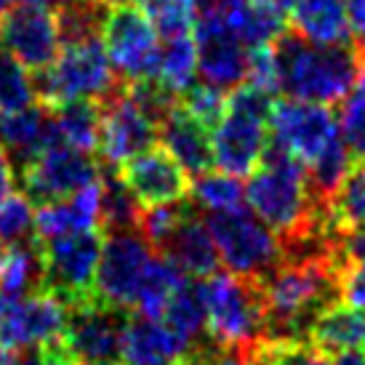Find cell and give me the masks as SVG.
<instances>
[{
    "label": "cell",
    "mask_w": 365,
    "mask_h": 365,
    "mask_svg": "<svg viewBox=\"0 0 365 365\" xmlns=\"http://www.w3.org/2000/svg\"><path fill=\"white\" fill-rule=\"evenodd\" d=\"M259 283L267 309V339H307L314 317L339 302V272L328 251L285 256Z\"/></svg>",
    "instance_id": "6da1fadb"
},
{
    "label": "cell",
    "mask_w": 365,
    "mask_h": 365,
    "mask_svg": "<svg viewBox=\"0 0 365 365\" xmlns=\"http://www.w3.org/2000/svg\"><path fill=\"white\" fill-rule=\"evenodd\" d=\"M280 93L296 102L312 104H336L344 102L360 75V51L357 46H339L325 48L302 41L294 32L272 43Z\"/></svg>",
    "instance_id": "7a4b0ae2"
},
{
    "label": "cell",
    "mask_w": 365,
    "mask_h": 365,
    "mask_svg": "<svg viewBox=\"0 0 365 365\" xmlns=\"http://www.w3.org/2000/svg\"><path fill=\"white\" fill-rule=\"evenodd\" d=\"M205 307V334L216 349H251L264 336L262 283L235 272H213L197 280Z\"/></svg>",
    "instance_id": "3957f363"
},
{
    "label": "cell",
    "mask_w": 365,
    "mask_h": 365,
    "mask_svg": "<svg viewBox=\"0 0 365 365\" xmlns=\"http://www.w3.org/2000/svg\"><path fill=\"white\" fill-rule=\"evenodd\" d=\"M32 78H35L38 102L48 110L81 99L104 102L120 88L99 35L61 43V51L51 67Z\"/></svg>",
    "instance_id": "277c9868"
},
{
    "label": "cell",
    "mask_w": 365,
    "mask_h": 365,
    "mask_svg": "<svg viewBox=\"0 0 365 365\" xmlns=\"http://www.w3.org/2000/svg\"><path fill=\"white\" fill-rule=\"evenodd\" d=\"M205 227L219 251V262L235 274L264 277L285 259L280 237L248 208L205 213Z\"/></svg>",
    "instance_id": "5b68a950"
},
{
    "label": "cell",
    "mask_w": 365,
    "mask_h": 365,
    "mask_svg": "<svg viewBox=\"0 0 365 365\" xmlns=\"http://www.w3.org/2000/svg\"><path fill=\"white\" fill-rule=\"evenodd\" d=\"M102 230L35 240L41 251V288L61 299L67 309L93 299V280L102 256Z\"/></svg>",
    "instance_id": "8992f818"
},
{
    "label": "cell",
    "mask_w": 365,
    "mask_h": 365,
    "mask_svg": "<svg viewBox=\"0 0 365 365\" xmlns=\"http://www.w3.org/2000/svg\"><path fill=\"white\" fill-rule=\"evenodd\" d=\"M99 38L112 70L123 83L153 81L160 53V32L142 6H107Z\"/></svg>",
    "instance_id": "52a82bcc"
},
{
    "label": "cell",
    "mask_w": 365,
    "mask_h": 365,
    "mask_svg": "<svg viewBox=\"0 0 365 365\" xmlns=\"http://www.w3.org/2000/svg\"><path fill=\"white\" fill-rule=\"evenodd\" d=\"M197 43V72L216 88H237L248 78L251 48L230 27L222 0H203L192 27Z\"/></svg>",
    "instance_id": "ba28073f"
},
{
    "label": "cell",
    "mask_w": 365,
    "mask_h": 365,
    "mask_svg": "<svg viewBox=\"0 0 365 365\" xmlns=\"http://www.w3.org/2000/svg\"><path fill=\"white\" fill-rule=\"evenodd\" d=\"M269 139L288 155H294L304 168L314 165L336 144L344 142L339 118L331 107L296 99L274 102L269 115Z\"/></svg>",
    "instance_id": "9c48e42d"
},
{
    "label": "cell",
    "mask_w": 365,
    "mask_h": 365,
    "mask_svg": "<svg viewBox=\"0 0 365 365\" xmlns=\"http://www.w3.org/2000/svg\"><path fill=\"white\" fill-rule=\"evenodd\" d=\"M102 163L96 155L72 150L64 144H53L41 155H35L27 165L19 168L21 192L30 203L46 205L67 200L83 187L102 179Z\"/></svg>",
    "instance_id": "30bf717a"
},
{
    "label": "cell",
    "mask_w": 365,
    "mask_h": 365,
    "mask_svg": "<svg viewBox=\"0 0 365 365\" xmlns=\"http://www.w3.org/2000/svg\"><path fill=\"white\" fill-rule=\"evenodd\" d=\"M153 245L136 230L107 232L102 240V256L93 280V299L115 309H131L147 267L153 262Z\"/></svg>",
    "instance_id": "8fae6325"
},
{
    "label": "cell",
    "mask_w": 365,
    "mask_h": 365,
    "mask_svg": "<svg viewBox=\"0 0 365 365\" xmlns=\"http://www.w3.org/2000/svg\"><path fill=\"white\" fill-rule=\"evenodd\" d=\"M0 48L21 61L32 75L48 70L61 51V27L48 6H14L0 16Z\"/></svg>",
    "instance_id": "7c38bea8"
},
{
    "label": "cell",
    "mask_w": 365,
    "mask_h": 365,
    "mask_svg": "<svg viewBox=\"0 0 365 365\" xmlns=\"http://www.w3.org/2000/svg\"><path fill=\"white\" fill-rule=\"evenodd\" d=\"M155 142H158V125L133 104L120 83V88L102 102L96 160L102 163L104 171H118L123 163L150 150Z\"/></svg>",
    "instance_id": "4fadbf2b"
},
{
    "label": "cell",
    "mask_w": 365,
    "mask_h": 365,
    "mask_svg": "<svg viewBox=\"0 0 365 365\" xmlns=\"http://www.w3.org/2000/svg\"><path fill=\"white\" fill-rule=\"evenodd\" d=\"M131 314L125 309L107 307L96 299L70 307L64 344L78 363H96V360H120L123 336L128 328Z\"/></svg>",
    "instance_id": "5bb4252c"
},
{
    "label": "cell",
    "mask_w": 365,
    "mask_h": 365,
    "mask_svg": "<svg viewBox=\"0 0 365 365\" xmlns=\"http://www.w3.org/2000/svg\"><path fill=\"white\" fill-rule=\"evenodd\" d=\"M67 304L48 291H35L24 299H11L0 320V346L6 349H41L67 328Z\"/></svg>",
    "instance_id": "9a60e30c"
},
{
    "label": "cell",
    "mask_w": 365,
    "mask_h": 365,
    "mask_svg": "<svg viewBox=\"0 0 365 365\" xmlns=\"http://www.w3.org/2000/svg\"><path fill=\"white\" fill-rule=\"evenodd\" d=\"M118 179L142 208L182 203L190 197L187 171L158 144L123 163L118 168Z\"/></svg>",
    "instance_id": "2e32d148"
},
{
    "label": "cell",
    "mask_w": 365,
    "mask_h": 365,
    "mask_svg": "<svg viewBox=\"0 0 365 365\" xmlns=\"http://www.w3.org/2000/svg\"><path fill=\"white\" fill-rule=\"evenodd\" d=\"M269 120L262 115L227 107L222 123L211 131L213 165L230 176H251L269 142Z\"/></svg>",
    "instance_id": "e0dca14e"
},
{
    "label": "cell",
    "mask_w": 365,
    "mask_h": 365,
    "mask_svg": "<svg viewBox=\"0 0 365 365\" xmlns=\"http://www.w3.org/2000/svg\"><path fill=\"white\" fill-rule=\"evenodd\" d=\"M102 222V179L83 187L67 200L46 203L35 211V224H32V237L35 240H53L64 235L88 232L99 230Z\"/></svg>",
    "instance_id": "ac0fdd59"
},
{
    "label": "cell",
    "mask_w": 365,
    "mask_h": 365,
    "mask_svg": "<svg viewBox=\"0 0 365 365\" xmlns=\"http://www.w3.org/2000/svg\"><path fill=\"white\" fill-rule=\"evenodd\" d=\"M288 24L294 35L312 46H355L346 0H296L288 11Z\"/></svg>",
    "instance_id": "d6986e66"
},
{
    "label": "cell",
    "mask_w": 365,
    "mask_h": 365,
    "mask_svg": "<svg viewBox=\"0 0 365 365\" xmlns=\"http://www.w3.org/2000/svg\"><path fill=\"white\" fill-rule=\"evenodd\" d=\"M158 139H160L163 150L171 155L187 173L203 176L213 168L211 128H205L203 123L195 120L192 115L184 112L182 107H176L158 125Z\"/></svg>",
    "instance_id": "ffe728a7"
},
{
    "label": "cell",
    "mask_w": 365,
    "mask_h": 365,
    "mask_svg": "<svg viewBox=\"0 0 365 365\" xmlns=\"http://www.w3.org/2000/svg\"><path fill=\"white\" fill-rule=\"evenodd\" d=\"M0 144L6 147L11 163L21 168L56 144V133H53L51 112L46 110L41 102L27 107V110L11 112L0 118Z\"/></svg>",
    "instance_id": "44dd1931"
},
{
    "label": "cell",
    "mask_w": 365,
    "mask_h": 365,
    "mask_svg": "<svg viewBox=\"0 0 365 365\" xmlns=\"http://www.w3.org/2000/svg\"><path fill=\"white\" fill-rule=\"evenodd\" d=\"M160 254L168 256L184 272V277H195V280H205L208 274L219 272V264H222L211 232L203 219L195 213V208H190V213L184 216V222L179 224V230L173 232Z\"/></svg>",
    "instance_id": "7402d4cb"
},
{
    "label": "cell",
    "mask_w": 365,
    "mask_h": 365,
    "mask_svg": "<svg viewBox=\"0 0 365 365\" xmlns=\"http://www.w3.org/2000/svg\"><path fill=\"white\" fill-rule=\"evenodd\" d=\"M187 355L184 344L160 323L136 314L128 320L123 336V365H176V360Z\"/></svg>",
    "instance_id": "603a6c76"
},
{
    "label": "cell",
    "mask_w": 365,
    "mask_h": 365,
    "mask_svg": "<svg viewBox=\"0 0 365 365\" xmlns=\"http://www.w3.org/2000/svg\"><path fill=\"white\" fill-rule=\"evenodd\" d=\"M307 339L325 349L331 357L344 355V352H363L365 312L346 307L344 302H336L314 317Z\"/></svg>",
    "instance_id": "cb8c5ba5"
},
{
    "label": "cell",
    "mask_w": 365,
    "mask_h": 365,
    "mask_svg": "<svg viewBox=\"0 0 365 365\" xmlns=\"http://www.w3.org/2000/svg\"><path fill=\"white\" fill-rule=\"evenodd\" d=\"M230 27L248 48L272 46L288 32V16L264 6L262 0H222Z\"/></svg>",
    "instance_id": "d4e9b609"
},
{
    "label": "cell",
    "mask_w": 365,
    "mask_h": 365,
    "mask_svg": "<svg viewBox=\"0 0 365 365\" xmlns=\"http://www.w3.org/2000/svg\"><path fill=\"white\" fill-rule=\"evenodd\" d=\"M48 110V107H46ZM51 120L56 144L81 150V153L93 155L99 144V125H102V102H67L61 107H53Z\"/></svg>",
    "instance_id": "484cf974"
},
{
    "label": "cell",
    "mask_w": 365,
    "mask_h": 365,
    "mask_svg": "<svg viewBox=\"0 0 365 365\" xmlns=\"http://www.w3.org/2000/svg\"><path fill=\"white\" fill-rule=\"evenodd\" d=\"M160 323L182 341L187 352L211 346L208 344V334H205V307L197 283L192 285L187 280L176 291V296L168 302L165 312H163Z\"/></svg>",
    "instance_id": "4316f807"
},
{
    "label": "cell",
    "mask_w": 365,
    "mask_h": 365,
    "mask_svg": "<svg viewBox=\"0 0 365 365\" xmlns=\"http://www.w3.org/2000/svg\"><path fill=\"white\" fill-rule=\"evenodd\" d=\"M197 78V43L192 32H179L160 38V53H158V70L155 78L165 91L182 96Z\"/></svg>",
    "instance_id": "83f0119b"
},
{
    "label": "cell",
    "mask_w": 365,
    "mask_h": 365,
    "mask_svg": "<svg viewBox=\"0 0 365 365\" xmlns=\"http://www.w3.org/2000/svg\"><path fill=\"white\" fill-rule=\"evenodd\" d=\"M187 283L184 272L176 267V264L163 254H155L147 272L142 277V285H139V294H136V312L142 317H150V320H160L165 307L171 302L176 291Z\"/></svg>",
    "instance_id": "f1b7e54d"
},
{
    "label": "cell",
    "mask_w": 365,
    "mask_h": 365,
    "mask_svg": "<svg viewBox=\"0 0 365 365\" xmlns=\"http://www.w3.org/2000/svg\"><path fill=\"white\" fill-rule=\"evenodd\" d=\"M41 251H38L35 237L27 243L9 245L0 262V294L11 299H24L41 291Z\"/></svg>",
    "instance_id": "f546056e"
},
{
    "label": "cell",
    "mask_w": 365,
    "mask_h": 365,
    "mask_svg": "<svg viewBox=\"0 0 365 365\" xmlns=\"http://www.w3.org/2000/svg\"><path fill=\"white\" fill-rule=\"evenodd\" d=\"M142 216V205L136 203L125 184L118 179V171L102 173V232H125L136 230Z\"/></svg>",
    "instance_id": "4dcf8cb0"
},
{
    "label": "cell",
    "mask_w": 365,
    "mask_h": 365,
    "mask_svg": "<svg viewBox=\"0 0 365 365\" xmlns=\"http://www.w3.org/2000/svg\"><path fill=\"white\" fill-rule=\"evenodd\" d=\"M256 365H334V357L309 339H259L254 344Z\"/></svg>",
    "instance_id": "1f68e13d"
},
{
    "label": "cell",
    "mask_w": 365,
    "mask_h": 365,
    "mask_svg": "<svg viewBox=\"0 0 365 365\" xmlns=\"http://www.w3.org/2000/svg\"><path fill=\"white\" fill-rule=\"evenodd\" d=\"M190 195L197 208L205 213L235 211L245 205V187L237 176H230L224 171H208L197 176V182L190 187Z\"/></svg>",
    "instance_id": "d6a6232c"
},
{
    "label": "cell",
    "mask_w": 365,
    "mask_h": 365,
    "mask_svg": "<svg viewBox=\"0 0 365 365\" xmlns=\"http://www.w3.org/2000/svg\"><path fill=\"white\" fill-rule=\"evenodd\" d=\"M32 104H38L32 72L0 48V115L27 110Z\"/></svg>",
    "instance_id": "836d02e7"
},
{
    "label": "cell",
    "mask_w": 365,
    "mask_h": 365,
    "mask_svg": "<svg viewBox=\"0 0 365 365\" xmlns=\"http://www.w3.org/2000/svg\"><path fill=\"white\" fill-rule=\"evenodd\" d=\"M328 216L336 230L365 227V163H355L352 171L346 173V179L328 205Z\"/></svg>",
    "instance_id": "e575fe53"
},
{
    "label": "cell",
    "mask_w": 365,
    "mask_h": 365,
    "mask_svg": "<svg viewBox=\"0 0 365 365\" xmlns=\"http://www.w3.org/2000/svg\"><path fill=\"white\" fill-rule=\"evenodd\" d=\"M190 208H192V205L187 203V200H182V203H171V205L142 208L136 232L153 245L155 254H160L163 248L168 245V240L173 237V232L179 230V224L184 222V216L190 213Z\"/></svg>",
    "instance_id": "d590c367"
},
{
    "label": "cell",
    "mask_w": 365,
    "mask_h": 365,
    "mask_svg": "<svg viewBox=\"0 0 365 365\" xmlns=\"http://www.w3.org/2000/svg\"><path fill=\"white\" fill-rule=\"evenodd\" d=\"M339 128L355 163H365V72L357 75L352 91L341 102Z\"/></svg>",
    "instance_id": "8d00e7d4"
},
{
    "label": "cell",
    "mask_w": 365,
    "mask_h": 365,
    "mask_svg": "<svg viewBox=\"0 0 365 365\" xmlns=\"http://www.w3.org/2000/svg\"><path fill=\"white\" fill-rule=\"evenodd\" d=\"M200 3L203 0H144L142 9L155 21L160 38H168L179 32H192Z\"/></svg>",
    "instance_id": "74e56055"
},
{
    "label": "cell",
    "mask_w": 365,
    "mask_h": 365,
    "mask_svg": "<svg viewBox=\"0 0 365 365\" xmlns=\"http://www.w3.org/2000/svg\"><path fill=\"white\" fill-rule=\"evenodd\" d=\"M179 107L213 131L227 112V93H224V88H216L211 83H192L179 96Z\"/></svg>",
    "instance_id": "f35d334b"
},
{
    "label": "cell",
    "mask_w": 365,
    "mask_h": 365,
    "mask_svg": "<svg viewBox=\"0 0 365 365\" xmlns=\"http://www.w3.org/2000/svg\"><path fill=\"white\" fill-rule=\"evenodd\" d=\"M32 224H35V211L21 192H11L0 203V240L6 245L32 240Z\"/></svg>",
    "instance_id": "ab89813d"
},
{
    "label": "cell",
    "mask_w": 365,
    "mask_h": 365,
    "mask_svg": "<svg viewBox=\"0 0 365 365\" xmlns=\"http://www.w3.org/2000/svg\"><path fill=\"white\" fill-rule=\"evenodd\" d=\"M339 302L365 312V267H349L339 272Z\"/></svg>",
    "instance_id": "60d3db41"
},
{
    "label": "cell",
    "mask_w": 365,
    "mask_h": 365,
    "mask_svg": "<svg viewBox=\"0 0 365 365\" xmlns=\"http://www.w3.org/2000/svg\"><path fill=\"white\" fill-rule=\"evenodd\" d=\"M346 11H349V24H352L355 41L365 43V0H346Z\"/></svg>",
    "instance_id": "b9f144b4"
},
{
    "label": "cell",
    "mask_w": 365,
    "mask_h": 365,
    "mask_svg": "<svg viewBox=\"0 0 365 365\" xmlns=\"http://www.w3.org/2000/svg\"><path fill=\"white\" fill-rule=\"evenodd\" d=\"M14 192V163H11L6 147L0 144V203Z\"/></svg>",
    "instance_id": "7bdbcfd3"
},
{
    "label": "cell",
    "mask_w": 365,
    "mask_h": 365,
    "mask_svg": "<svg viewBox=\"0 0 365 365\" xmlns=\"http://www.w3.org/2000/svg\"><path fill=\"white\" fill-rule=\"evenodd\" d=\"M334 365H365V352H344V355H336Z\"/></svg>",
    "instance_id": "ee69618b"
},
{
    "label": "cell",
    "mask_w": 365,
    "mask_h": 365,
    "mask_svg": "<svg viewBox=\"0 0 365 365\" xmlns=\"http://www.w3.org/2000/svg\"><path fill=\"white\" fill-rule=\"evenodd\" d=\"M264 6H269V9H274V11H280L283 16H288V11L294 9V3L296 0H262Z\"/></svg>",
    "instance_id": "f6af8a7d"
},
{
    "label": "cell",
    "mask_w": 365,
    "mask_h": 365,
    "mask_svg": "<svg viewBox=\"0 0 365 365\" xmlns=\"http://www.w3.org/2000/svg\"><path fill=\"white\" fill-rule=\"evenodd\" d=\"M0 365H21V360H19V355H16L14 349L0 346Z\"/></svg>",
    "instance_id": "bcb514c9"
},
{
    "label": "cell",
    "mask_w": 365,
    "mask_h": 365,
    "mask_svg": "<svg viewBox=\"0 0 365 365\" xmlns=\"http://www.w3.org/2000/svg\"><path fill=\"white\" fill-rule=\"evenodd\" d=\"M21 365H46V363H43L38 355H32V357H27V360H21Z\"/></svg>",
    "instance_id": "7dc6e473"
},
{
    "label": "cell",
    "mask_w": 365,
    "mask_h": 365,
    "mask_svg": "<svg viewBox=\"0 0 365 365\" xmlns=\"http://www.w3.org/2000/svg\"><path fill=\"white\" fill-rule=\"evenodd\" d=\"M104 6H120V3H136V0H102Z\"/></svg>",
    "instance_id": "c3c4849f"
},
{
    "label": "cell",
    "mask_w": 365,
    "mask_h": 365,
    "mask_svg": "<svg viewBox=\"0 0 365 365\" xmlns=\"http://www.w3.org/2000/svg\"><path fill=\"white\" fill-rule=\"evenodd\" d=\"M357 51H360V61L365 64V43H363V46H357Z\"/></svg>",
    "instance_id": "681fc988"
},
{
    "label": "cell",
    "mask_w": 365,
    "mask_h": 365,
    "mask_svg": "<svg viewBox=\"0 0 365 365\" xmlns=\"http://www.w3.org/2000/svg\"><path fill=\"white\" fill-rule=\"evenodd\" d=\"M6 248H9V245L0 240V262H3V256H6Z\"/></svg>",
    "instance_id": "f907efd6"
}]
</instances>
